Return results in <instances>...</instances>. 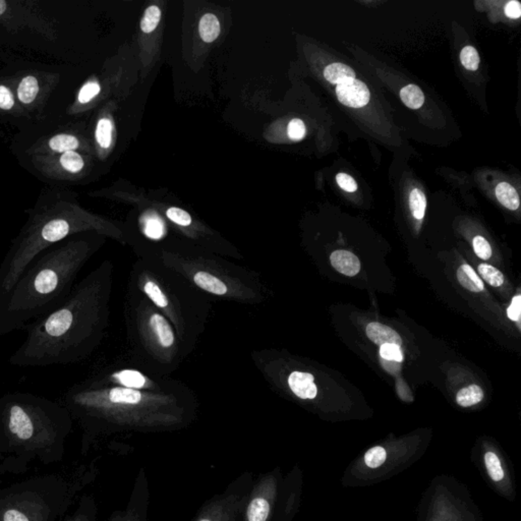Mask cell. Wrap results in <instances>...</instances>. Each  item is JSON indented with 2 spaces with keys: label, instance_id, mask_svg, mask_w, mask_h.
Returning a JSON list of instances; mask_svg holds the SVG:
<instances>
[{
  "label": "cell",
  "instance_id": "cell-1",
  "mask_svg": "<svg viewBox=\"0 0 521 521\" xmlns=\"http://www.w3.org/2000/svg\"><path fill=\"white\" fill-rule=\"evenodd\" d=\"M74 420L60 402L32 393L0 398V475H22L32 464L63 461Z\"/></svg>",
  "mask_w": 521,
  "mask_h": 521
},
{
  "label": "cell",
  "instance_id": "cell-2",
  "mask_svg": "<svg viewBox=\"0 0 521 521\" xmlns=\"http://www.w3.org/2000/svg\"><path fill=\"white\" fill-rule=\"evenodd\" d=\"M90 243L70 236L39 254L0 302V336L28 328L59 308L90 255Z\"/></svg>",
  "mask_w": 521,
  "mask_h": 521
},
{
  "label": "cell",
  "instance_id": "cell-3",
  "mask_svg": "<svg viewBox=\"0 0 521 521\" xmlns=\"http://www.w3.org/2000/svg\"><path fill=\"white\" fill-rule=\"evenodd\" d=\"M94 280H85L53 311L26 329L27 337L10 357L11 366L44 368L79 363L94 342Z\"/></svg>",
  "mask_w": 521,
  "mask_h": 521
},
{
  "label": "cell",
  "instance_id": "cell-4",
  "mask_svg": "<svg viewBox=\"0 0 521 521\" xmlns=\"http://www.w3.org/2000/svg\"><path fill=\"white\" fill-rule=\"evenodd\" d=\"M95 463L44 473L0 488V521H58L97 475Z\"/></svg>",
  "mask_w": 521,
  "mask_h": 521
},
{
  "label": "cell",
  "instance_id": "cell-5",
  "mask_svg": "<svg viewBox=\"0 0 521 521\" xmlns=\"http://www.w3.org/2000/svg\"><path fill=\"white\" fill-rule=\"evenodd\" d=\"M35 167L50 179H70L82 174L86 162L79 152L70 151L52 156H34Z\"/></svg>",
  "mask_w": 521,
  "mask_h": 521
},
{
  "label": "cell",
  "instance_id": "cell-6",
  "mask_svg": "<svg viewBox=\"0 0 521 521\" xmlns=\"http://www.w3.org/2000/svg\"><path fill=\"white\" fill-rule=\"evenodd\" d=\"M245 500V493H231L229 496L225 494L209 505L198 521H238Z\"/></svg>",
  "mask_w": 521,
  "mask_h": 521
},
{
  "label": "cell",
  "instance_id": "cell-7",
  "mask_svg": "<svg viewBox=\"0 0 521 521\" xmlns=\"http://www.w3.org/2000/svg\"><path fill=\"white\" fill-rule=\"evenodd\" d=\"M274 489L269 477L259 484L247 504L245 521H269Z\"/></svg>",
  "mask_w": 521,
  "mask_h": 521
},
{
  "label": "cell",
  "instance_id": "cell-8",
  "mask_svg": "<svg viewBox=\"0 0 521 521\" xmlns=\"http://www.w3.org/2000/svg\"><path fill=\"white\" fill-rule=\"evenodd\" d=\"M338 101L352 108H361L370 102L371 92L364 82L352 79L336 86Z\"/></svg>",
  "mask_w": 521,
  "mask_h": 521
},
{
  "label": "cell",
  "instance_id": "cell-9",
  "mask_svg": "<svg viewBox=\"0 0 521 521\" xmlns=\"http://www.w3.org/2000/svg\"><path fill=\"white\" fill-rule=\"evenodd\" d=\"M81 148V141L72 134L61 133L50 136L49 139L35 146L33 149L34 156H52L67 152L77 151Z\"/></svg>",
  "mask_w": 521,
  "mask_h": 521
},
{
  "label": "cell",
  "instance_id": "cell-10",
  "mask_svg": "<svg viewBox=\"0 0 521 521\" xmlns=\"http://www.w3.org/2000/svg\"><path fill=\"white\" fill-rule=\"evenodd\" d=\"M1 19H4L1 20L4 22H11V24H15L17 22V25H22V26L27 25L35 29L36 31L45 34L49 38L51 37V34L54 33V30L50 28L49 24H44L42 20L33 15V13H29V11L24 15H20V11H18L17 15H13L11 2L6 1V0H0V20Z\"/></svg>",
  "mask_w": 521,
  "mask_h": 521
},
{
  "label": "cell",
  "instance_id": "cell-11",
  "mask_svg": "<svg viewBox=\"0 0 521 521\" xmlns=\"http://www.w3.org/2000/svg\"><path fill=\"white\" fill-rule=\"evenodd\" d=\"M314 380L315 378L309 373L293 372L288 378V385L297 397L302 399H313L318 392Z\"/></svg>",
  "mask_w": 521,
  "mask_h": 521
},
{
  "label": "cell",
  "instance_id": "cell-12",
  "mask_svg": "<svg viewBox=\"0 0 521 521\" xmlns=\"http://www.w3.org/2000/svg\"><path fill=\"white\" fill-rule=\"evenodd\" d=\"M330 263L333 266L334 269L342 273L345 276H356L361 271V262L356 255L348 251L339 250L332 252L330 256Z\"/></svg>",
  "mask_w": 521,
  "mask_h": 521
},
{
  "label": "cell",
  "instance_id": "cell-13",
  "mask_svg": "<svg viewBox=\"0 0 521 521\" xmlns=\"http://www.w3.org/2000/svg\"><path fill=\"white\" fill-rule=\"evenodd\" d=\"M366 333H367V336L371 341H373L375 345H380V347L388 345V343L389 345H395L400 347L402 343L401 337L395 330L386 326V325L381 324V323H370L367 329H366Z\"/></svg>",
  "mask_w": 521,
  "mask_h": 521
},
{
  "label": "cell",
  "instance_id": "cell-14",
  "mask_svg": "<svg viewBox=\"0 0 521 521\" xmlns=\"http://www.w3.org/2000/svg\"><path fill=\"white\" fill-rule=\"evenodd\" d=\"M97 504L90 495L79 496L77 507L70 514H67L61 521H96Z\"/></svg>",
  "mask_w": 521,
  "mask_h": 521
},
{
  "label": "cell",
  "instance_id": "cell-15",
  "mask_svg": "<svg viewBox=\"0 0 521 521\" xmlns=\"http://www.w3.org/2000/svg\"><path fill=\"white\" fill-rule=\"evenodd\" d=\"M40 81L34 75H27L20 79L17 88V98L22 105L31 106L40 95Z\"/></svg>",
  "mask_w": 521,
  "mask_h": 521
},
{
  "label": "cell",
  "instance_id": "cell-16",
  "mask_svg": "<svg viewBox=\"0 0 521 521\" xmlns=\"http://www.w3.org/2000/svg\"><path fill=\"white\" fill-rule=\"evenodd\" d=\"M324 77L332 85H341L347 81L356 79V74L349 65L345 63H331L324 70Z\"/></svg>",
  "mask_w": 521,
  "mask_h": 521
},
{
  "label": "cell",
  "instance_id": "cell-17",
  "mask_svg": "<svg viewBox=\"0 0 521 521\" xmlns=\"http://www.w3.org/2000/svg\"><path fill=\"white\" fill-rule=\"evenodd\" d=\"M150 326L153 329L155 334L158 337L159 342L163 347H169L174 345V332H172V327L168 324L167 321L162 316L159 315V314H154L150 318Z\"/></svg>",
  "mask_w": 521,
  "mask_h": 521
},
{
  "label": "cell",
  "instance_id": "cell-18",
  "mask_svg": "<svg viewBox=\"0 0 521 521\" xmlns=\"http://www.w3.org/2000/svg\"><path fill=\"white\" fill-rule=\"evenodd\" d=\"M456 275L459 283L465 290L472 291V292H481L484 290V282L468 264L461 265L457 270Z\"/></svg>",
  "mask_w": 521,
  "mask_h": 521
},
{
  "label": "cell",
  "instance_id": "cell-19",
  "mask_svg": "<svg viewBox=\"0 0 521 521\" xmlns=\"http://www.w3.org/2000/svg\"><path fill=\"white\" fill-rule=\"evenodd\" d=\"M193 281L202 290L216 295H224L227 292V286L217 277L207 272H198L193 276Z\"/></svg>",
  "mask_w": 521,
  "mask_h": 521
},
{
  "label": "cell",
  "instance_id": "cell-20",
  "mask_svg": "<svg viewBox=\"0 0 521 521\" xmlns=\"http://www.w3.org/2000/svg\"><path fill=\"white\" fill-rule=\"evenodd\" d=\"M496 195L500 202L508 210L515 211L520 208V199L517 191L508 183H500L496 188Z\"/></svg>",
  "mask_w": 521,
  "mask_h": 521
},
{
  "label": "cell",
  "instance_id": "cell-21",
  "mask_svg": "<svg viewBox=\"0 0 521 521\" xmlns=\"http://www.w3.org/2000/svg\"><path fill=\"white\" fill-rule=\"evenodd\" d=\"M142 399V394L133 388L110 389L107 393V400L112 404H136Z\"/></svg>",
  "mask_w": 521,
  "mask_h": 521
},
{
  "label": "cell",
  "instance_id": "cell-22",
  "mask_svg": "<svg viewBox=\"0 0 521 521\" xmlns=\"http://www.w3.org/2000/svg\"><path fill=\"white\" fill-rule=\"evenodd\" d=\"M199 32L205 42H213L220 34L219 20L213 13H206L200 20Z\"/></svg>",
  "mask_w": 521,
  "mask_h": 521
},
{
  "label": "cell",
  "instance_id": "cell-23",
  "mask_svg": "<svg viewBox=\"0 0 521 521\" xmlns=\"http://www.w3.org/2000/svg\"><path fill=\"white\" fill-rule=\"evenodd\" d=\"M113 124L110 118L101 117L98 120L95 129V140L98 147L102 150H107L112 144Z\"/></svg>",
  "mask_w": 521,
  "mask_h": 521
},
{
  "label": "cell",
  "instance_id": "cell-24",
  "mask_svg": "<svg viewBox=\"0 0 521 521\" xmlns=\"http://www.w3.org/2000/svg\"><path fill=\"white\" fill-rule=\"evenodd\" d=\"M484 399V391L477 385H470L458 391L456 402L458 406L470 407L480 404Z\"/></svg>",
  "mask_w": 521,
  "mask_h": 521
},
{
  "label": "cell",
  "instance_id": "cell-25",
  "mask_svg": "<svg viewBox=\"0 0 521 521\" xmlns=\"http://www.w3.org/2000/svg\"><path fill=\"white\" fill-rule=\"evenodd\" d=\"M400 98L406 106L411 109L420 108L425 103V95L420 87L413 84L407 85L400 91Z\"/></svg>",
  "mask_w": 521,
  "mask_h": 521
},
{
  "label": "cell",
  "instance_id": "cell-26",
  "mask_svg": "<svg viewBox=\"0 0 521 521\" xmlns=\"http://www.w3.org/2000/svg\"><path fill=\"white\" fill-rule=\"evenodd\" d=\"M100 92H101V86L97 81H88L79 89L75 106L87 105L100 94Z\"/></svg>",
  "mask_w": 521,
  "mask_h": 521
},
{
  "label": "cell",
  "instance_id": "cell-27",
  "mask_svg": "<svg viewBox=\"0 0 521 521\" xmlns=\"http://www.w3.org/2000/svg\"><path fill=\"white\" fill-rule=\"evenodd\" d=\"M409 208L416 219L422 220L425 217L427 199L420 188H416L411 191L409 195Z\"/></svg>",
  "mask_w": 521,
  "mask_h": 521
},
{
  "label": "cell",
  "instance_id": "cell-28",
  "mask_svg": "<svg viewBox=\"0 0 521 521\" xmlns=\"http://www.w3.org/2000/svg\"><path fill=\"white\" fill-rule=\"evenodd\" d=\"M117 381L129 388H142L145 385L146 379L138 371L124 370L115 375Z\"/></svg>",
  "mask_w": 521,
  "mask_h": 521
},
{
  "label": "cell",
  "instance_id": "cell-29",
  "mask_svg": "<svg viewBox=\"0 0 521 521\" xmlns=\"http://www.w3.org/2000/svg\"><path fill=\"white\" fill-rule=\"evenodd\" d=\"M161 20V10L156 6H149L141 20V30L146 34L152 33L158 27Z\"/></svg>",
  "mask_w": 521,
  "mask_h": 521
},
{
  "label": "cell",
  "instance_id": "cell-30",
  "mask_svg": "<svg viewBox=\"0 0 521 521\" xmlns=\"http://www.w3.org/2000/svg\"><path fill=\"white\" fill-rule=\"evenodd\" d=\"M477 271H479L484 281L488 282L494 288H499L504 283V275H503L501 271L493 267V266L488 265V264H481L477 267Z\"/></svg>",
  "mask_w": 521,
  "mask_h": 521
},
{
  "label": "cell",
  "instance_id": "cell-31",
  "mask_svg": "<svg viewBox=\"0 0 521 521\" xmlns=\"http://www.w3.org/2000/svg\"><path fill=\"white\" fill-rule=\"evenodd\" d=\"M484 464H486L487 470H488L491 479L495 482L501 481L503 477H504V472H503L501 463H500L497 455L494 452H487L484 455Z\"/></svg>",
  "mask_w": 521,
  "mask_h": 521
},
{
  "label": "cell",
  "instance_id": "cell-32",
  "mask_svg": "<svg viewBox=\"0 0 521 521\" xmlns=\"http://www.w3.org/2000/svg\"><path fill=\"white\" fill-rule=\"evenodd\" d=\"M480 56L477 49L472 46H465L461 52V65L468 70L475 72L479 68Z\"/></svg>",
  "mask_w": 521,
  "mask_h": 521
},
{
  "label": "cell",
  "instance_id": "cell-33",
  "mask_svg": "<svg viewBox=\"0 0 521 521\" xmlns=\"http://www.w3.org/2000/svg\"><path fill=\"white\" fill-rule=\"evenodd\" d=\"M144 291L147 293L149 299L159 308H166L168 306V300L165 293L161 291L160 288L153 281H148L145 284Z\"/></svg>",
  "mask_w": 521,
  "mask_h": 521
},
{
  "label": "cell",
  "instance_id": "cell-34",
  "mask_svg": "<svg viewBox=\"0 0 521 521\" xmlns=\"http://www.w3.org/2000/svg\"><path fill=\"white\" fill-rule=\"evenodd\" d=\"M386 450L383 447H374L368 450L365 455V463L370 468H377L385 463Z\"/></svg>",
  "mask_w": 521,
  "mask_h": 521
},
{
  "label": "cell",
  "instance_id": "cell-35",
  "mask_svg": "<svg viewBox=\"0 0 521 521\" xmlns=\"http://www.w3.org/2000/svg\"><path fill=\"white\" fill-rule=\"evenodd\" d=\"M15 105L17 102L11 89L0 83V110L10 112L15 108Z\"/></svg>",
  "mask_w": 521,
  "mask_h": 521
},
{
  "label": "cell",
  "instance_id": "cell-36",
  "mask_svg": "<svg viewBox=\"0 0 521 521\" xmlns=\"http://www.w3.org/2000/svg\"><path fill=\"white\" fill-rule=\"evenodd\" d=\"M472 245L475 255L482 260H489L492 257V247L483 236H475L473 238Z\"/></svg>",
  "mask_w": 521,
  "mask_h": 521
},
{
  "label": "cell",
  "instance_id": "cell-37",
  "mask_svg": "<svg viewBox=\"0 0 521 521\" xmlns=\"http://www.w3.org/2000/svg\"><path fill=\"white\" fill-rule=\"evenodd\" d=\"M380 356L385 361H396V363H401L404 361V354H402L400 347L389 345V343L380 347Z\"/></svg>",
  "mask_w": 521,
  "mask_h": 521
},
{
  "label": "cell",
  "instance_id": "cell-38",
  "mask_svg": "<svg viewBox=\"0 0 521 521\" xmlns=\"http://www.w3.org/2000/svg\"><path fill=\"white\" fill-rule=\"evenodd\" d=\"M166 215L172 222L176 223L181 226H188V225L192 224V217H191L190 214L183 210V209L172 207V208L168 209Z\"/></svg>",
  "mask_w": 521,
  "mask_h": 521
},
{
  "label": "cell",
  "instance_id": "cell-39",
  "mask_svg": "<svg viewBox=\"0 0 521 521\" xmlns=\"http://www.w3.org/2000/svg\"><path fill=\"white\" fill-rule=\"evenodd\" d=\"M163 232H165V229H163L162 222L157 218H150L146 223L145 233L149 238L157 240V238H160L163 236Z\"/></svg>",
  "mask_w": 521,
  "mask_h": 521
},
{
  "label": "cell",
  "instance_id": "cell-40",
  "mask_svg": "<svg viewBox=\"0 0 521 521\" xmlns=\"http://www.w3.org/2000/svg\"><path fill=\"white\" fill-rule=\"evenodd\" d=\"M306 126H304V122L302 120H299V118H295L288 124V136H290L291 140H302L304 135H306Z\"/></svg>",
  "mask_w": 521,
  "mask_h": 521
},
{
  "label": "cell",
  "instance_id": "cell-41",
  "mask_svg": "<svg viewBox=\"0 0 521 521\" xmlns=\"http://www.w3.org/2000/svg\"><path fill=\"white\" fill-rule=\"evenodd\" d=\"M336 181L343 191L347 193H354L357 190L356 181L350 175L340 172L336 175Z\"/></svg>",
  "mask_w": 521,
  "mask_h": 521
},
{
  "label": "cell",
  "instance_id": "cell-42",
  "mask_svg": "<svg viewBox=\"0 0 521 521\" xmlns=\"http://www.w3.org/2000/svg\"><path fill=\"white\" fill-rule=\"evenodd\" d=\"M520 314L521 297L520 295H516V297H513V300H512L511 304L509 306L508 309H507V316H508V318L510 319V320L518 322L520 319Z\"/></svg>",
  "mask_w": 521,
  "mask_h": 521
},
{
  "label": "cell",
  "instance_id": "cell-43",
  "mask_svg": "<svg viewBox=\"0 0 521 521\" xmlns=\"http://www.w3.org/2000/svg\"><path fill=\"white\" fill-rule=\"evenodd\" d=\"M505 13H506V15L509 18V19H520L521 15L520 2L516 1V0L508 2V4H507V6H505Z\"/></svg>",
  "mask_w": 521,
  "mask_h": 521
},
{
  "label": "cell",
  "instance_id": "cell-44",
  "mask_svg": "<svg viewBox=\"0 0 521 521\" xmlns=\"http://www.w3.org/2000/svg\"><path fill=\"white\" fill-rule=\"evenodd\" d=\"M0 448H1V431H0Z\"/></svg>",
  "mask_w": 521,
  "mask_h": 521
}]
</instances>
